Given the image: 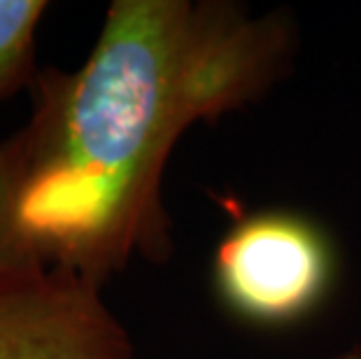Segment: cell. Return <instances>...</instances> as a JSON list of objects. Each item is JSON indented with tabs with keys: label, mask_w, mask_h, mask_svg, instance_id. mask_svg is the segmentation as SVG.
Masks as SVG:
<instances>
[{
	"label": "cell",
	"mask_w": 361,
	"mask_h": 359,
	"mask_svg": "<svg viewBox=\"0 0 361 359\" xmlns=\"http://www.w3.org/2000/svg\"><path fill=\"white\" fill-rule=\"evenodd\" d=\"M0 359H135L101 285L59 269L0 280Z\"/></svg>",
	"instance_id": "3957f363"
},
{
	"label": "cell",
	"mask_w": 361,
	"mask_h": 359,
	"mask_svg": "<svg viewBox=\"0 0 361 359\" xmlns=\"http://www.w3.org/2000/svg\"><path fill=\"white\" fill-rule=\"evenodd\" d=\"M47 7L44 0H0V103L33 89L42 71L35 63V33Z\"/></svg>",
	"instance_id": "277c9868"
},
{
	"label": "cell",
	"mask_w": 361,
	"mask_h": 359,
	"mask_svg": "<svg viewBox=\"0 0 361 359\" xmlns=\"http://www.w3.org/2000/svg\"><path fill=\"white\" fill-rule=\"evenodd\" d=\"M334 280L331 238L301 212H250L214 248V294L233 317L255 327L301 322L326 301Z\"/></svg>",
	"instance_id": "7a4b0ae2"
},
{
	"label": "cell",
	"mask_w": 361,
	"mask_h": 359,
	"mask_svg": "<svg viewBox=\"0 0 361 359\" xmlns=\"http://www.w3.org/2000/svg\"><path fill=\"white\" fill-rule=\"evenodd\" d=\"M14 187H17V140L14 135L0 140V280L26 273L35 266L21 250L14 224Z\"/></svg>",
	"instance_id": "5b68a950"
},
{
	"label": "cell",
	"mask_w": 361,
	"mask_h": 359,
	"mask_svg": "<svg viewBox=\"0 0 361 359\" xmlns=\"http://www.w3.org/2000/svg\"><path fill=\"white\" fill-rule=\"evenodd\" d=\"M298 49L284 10L114 0L78 71L42 68L17 140L14 224L35 266L103 287L173 252L164 173L196 124L264 101Z\"/></svg>",
	"instance_id": "6da1fadb"
},
{
	"label": "cell",
	"mask_w": 361,
	"mask_h": 359,
	"mask_svg": "<svg viewBox=\"0 0 361 359\" xmlns=\"http://www.w3.org/2000/svg\"><path fill=\"white\" fill-rule=\"evenodd\" d=\"M331 359H361V343H355V346L341 350V353L334 355Z\"/></svg>",
	"instance_id": "8992f818"
}]
</instances>
